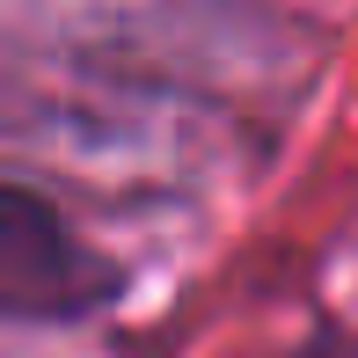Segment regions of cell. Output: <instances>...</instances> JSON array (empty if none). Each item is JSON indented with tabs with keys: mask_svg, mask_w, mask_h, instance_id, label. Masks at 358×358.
<instances>
[{
	"mask_svg": "<svg viewBox=\"0 0 358 358\" xmlns=\"http://www.w3.org/2000/svg\"><path fill=\"white\" fill-rule=\"evenodd\" d=\"M117 292V271L52 213V198L0 183V315L73 322Z\"/></svg>",
	"mask_w": 358,
	"mask_h": 358,
	"instance_id": "cell-2",
	"label": "cell"
},
{
	"mask_svg": "<svg viewBox=\"0 0 358 358\" xmlns=\"http://www.w3.org/2000/svg\"><path fill=\"white\" fill-rule=\"evenodd\" d=\"M22 132L66 169H103V176H190L213 154V132L198 124V110L154 88H124V80L37 95L22 110Z\"/></svg>",
	"mask_w": 358,
	"mask_h": 358,
	"instance_id": "cell-1",
	"label": "cell"
}]
</instances>
